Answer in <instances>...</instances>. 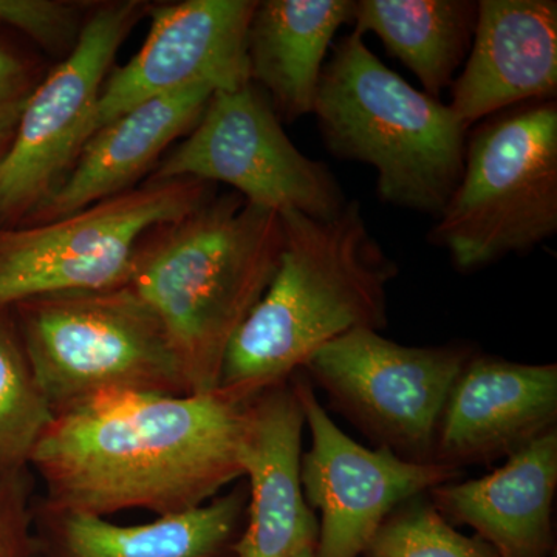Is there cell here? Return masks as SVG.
<instances>
[{
	"instance_id": "cell-20",
	"label": "cell",
	"mask_w": 557,
	"mask_h": 557,
	"mask_svg": "<svg viewBox=\"0 0 557 557\" xmlns=\"http://www.w3.org/2000/svg\"><path fill=\"white\" fill-rule=\"evenodd\" d=\"M475 20L478 2L468 0H358L351 14L354 32L380 38L435 100L467 60Z\"/></svg>"
},
{
	"instance_id": "cell-2",
	"label": "cell",
	"mask_w": 557,
	"mask_h": 557,
	"mask_svg": "<svg viewBox=\"0 0 557 557\" xmlns=\"http://www.w3.org/2000/svg\"><path fill=\"white\" fill-rule=\"evenodd\" d=\"M277 269L231 341L220 391L252 399L306 369L332 341L387 322L398 265L370 233L358 201L332 219L282 212Z\"/></svg>"
},
{
	"instance_id": "cell-7",
	"label": "cell",
	"mask_w": 557,
	"mask_h": 557,
	"mask_svg": "<svg viewBox=\"0 0 557 557\" xmlns=\"http://www.w3.org/2000/svg\"><path fill=\"white\" fill-rule=\"evenodd\" d=\"M212 197L194 178L146 182L36 225L0 228V309L57 293L123 287L143 242Z\"/></svg>"
},
{
	"instance_id": "cell-26",
	"label": "cell",
	"mask_w": 557,
	"mask_h": 557,
	"mask_svg": "<svg viewBox=\"0 0 557 557\" xmlns=\"http://www.w3.org/2000/svg\"><path fill=\"white\" fill-rule=\"evenodd\" d=\"M293 557H317V556H314V548H306V549H302V552H299L298 555H295Z\"/></svg>"
},
{
	"instance_id": "cell-25",
	"label": "cell",
	"mask_w": 557,
	"mask_h": 557,
	"mask_svg": "<svg viewBox=\"0 0 557 557\" xmlns=\"http://www.w3.org/2000/svg\"><path fill=\"white\" fill-rule=\"evenodd\" d=\"M14 474H0V557H24L27 552V512L24 497L10 482Z\"/></svg>"
},
{
	"instance_id": "cell-19",
	"label": "cell",
	"mask_w": 557,
	"mask_h": 557,
	"mask_svg": "<svg viewBox=\"0 0 557 557\" xmlns=\"http://www.w3.org/2000/svg\"><path fill=\"white\" fill-rule=\"evenodd\" d=\"M247 502L248 491L236 487L200 507L139 525L62 512L54 515L58 549L61 557H215L236 533Z\"/></svg>"
},
{
	"instance_id": "cell-3",
	"label": "cell",
	"mask_w": 557,
	"mask_h": 557,
	"mask_svg": "<svg viewBox=\"0 0 557 557\" xmlns=\"http://www.w3.org/2000/svg\"><path fill=\"white\" fill-rule=\"evenodd\" d=\"M282 219L212 196L143 242L127 287L159 318L188 394L218 391L231 341L277 269Z\"/></svg>"
},
{
	"instance_id": "cell-15",
	"label": "cell",
	"mask_w": 557,
	"mask_h": 557,
	"mask_svg": "<svg viewBox=\"0 0 557 557\" xmlns=\"http://www.w3.org/2000/svg\"><path fill=\"white\" fill-rule=\"evenodd\" d=\"M302 406L292 381L251 399L242 465L249 480L239 557H293L317 548L319 522L300 482Z\"/></svg>"
},
{
	"instance_id": "cell-11",
	"label": "cell",
	"mask_w": 557,
	"mask_h": 557,
	"mask_svg": "<svg viewBox=\"0 0 557 557\" xmlns=\"http://www.w3.org/2000/svg\"><path fill=\"white\" fill-rule=\"evenodd\" d=\"M311 446L302 454L300 482L321 515L317 557H359L388 516L418 496L461 475L437 461H410L386 448L359 445L329 417L309 381H293Z\"/></svg>"
},
{
	"instance_id": "cell-22",
	"label": "cell",
	"mask_w": 557,
	"mask_h": 557,
	"mask_svg": "<svg viewBox=\"0 0 557 557\" xmlns=\"http://www.w3.org/2000/svg\"><path fill=\"white\" fill-rule=\"evenodd\" d=\"M369 557H498L482 539L465 536L418 496L388 516L370 542Z\"/></svg>"
},
{
	"instance_id": "cell-13",
	"label": "cell",
	"mask_w": 557,
	"mask_h": 557,
	"mask_svg": "<svg viewBox=\"0 0 557 557\" xmlns=\"http://www.w3.org/2000/svg\"><path fill=\"white\" fill-rule=\"evenodd\" d=\"M557 366L472 355L440 418L434 461L460 469L507 457L556 428Z\"/></svg>"
},
{
	"instance_id": "cell-12",
	"label": "cell",
	"mask_w": 557,
	"mask_h": 557,
	"mask_svg": "<svg viewBox=\"0 0 557 557\" xmlns=\"http://www.w3.org/2000/svg\"><path fill=\"white\" fill-rule=\"evenodd\" d=\"M255 0H186L150 9L152 24L127 64L110 70L97 131L127 110L190 86L215 91L251 83L248 30Z\"/></svg>"
},
{
	"instance_id": "cell-23",
	"label": "cell",
	"mask_w": 557,
	"mask_h": 557,
	"mask_svg": "<svg viewBox=\"0 0 557 557\" xmlns=\"http://www.w3.org/2000/svg\"><path fill=\"white\" fill-rule=\"evenodd\" d=\"M81 7L57 0H0V24L27 33L47 49L75 44L81 27Z\"/></svg>"
},
{
	"instance_id": "cell-10",
	"label": "cell",
	"mask_w": 557,
	"mask_h": 557,
	"mask_svg": "<svg viewBox=\"0 0 557 557\" xmlns=\"http://www.w3.org/2000/svg\"><path fill=\"white\" fill-rule=\"evenodd\" d=\"M471 357L467 347L401 346L358 329L322 347L306 369L380 448L426 463L450 388Z\"/></svg>"
},
{
	"instance_id": "cell-16",
	"label": "cell",
	"mask_w": 557,
	"mask_h": 557,
	"mask_svg": "<svg viewBox=\"0 0 557 557\" xmlns=\"http://www.w3.org/2000/svg\"><path fill=\"white\" fill-rule=\"evenodd\" d=\"M557 490L556 428L508 454L504 467L482 479L429 491L440 515L478 531L498 557H544L552 548Z\"/></svg>"
},
{
	"instance_id": "cell-4",
	"label": "cell",
	"mask_w": 557,
	"mask_h": 557,
	"mask_svg": "<svg viewBox=\"0 0 557 557\" xmlns=\"http://www.w3.org/2000/svg\"><path fill=\"white\" fill-rule=\"evenodd\" d=\"M313 113L336 159L376 171L381 200L438 218L463 174L468 129L449 106L388 69L361 33L333 47Z\"/></svg>"
},
{
	"instance_id": "cell-21",
	"label": "cell",
	"mask_w": 557,
	"mask_h": 557,
	"mask_svg": "<svg viewBox=\"0 0 557 557\" xmlns=\"http://www.w3.org/2000/svg\"><path fill=\"white\" fill-rule=\"evenodd\" d=\"M53 420L22 344L13 310L0 309V474L30 463Z\"/></svg>"
},
{
	"instance_id": "cell-27",
	"label": "cell",
	"mask_w": 557,
	"mask_h": 557,
	"mask_svg": "<svg viewBox=\"0 0 557 557\" xmlns=\"http://www.w3.org/2000/svg\"><path fill=\"white\" fill-rule=\"evenodd\" d=\"M7 149L9 148H0V160H2V157L5 156Z\"/></svg>"
},
{
	"instance_id": "cell-14",
	"label": "cell",
	"mask_w": 557,
	"mask_h": 557,
	"mask_svg": "<svg viewBox=\"0 0 557 557\" xmlns=\"http://www.w3.org/2000/svg\"><path fill=\"white\" fill-rule=\"evenodd\" d=\"M450 94L449 109L467 129L518 106L556 100L555 0H480L471 49Z\"/></svg>"
},
{
	"instance_id": "cell-17",
	"label": "cell",
	"mask_w": 557,
	"mask_h": 557,
	"mask_svg": "<svg viewBox=\"0 0 557 557\" xmlns=\"http://www.w3.org/2000/svg\"><path fill=\"white\" fill-rule=\"evenodd\" d=\"M215 90L209 86L160 95L135 106L91 135L53 197L24 225L51 222L134 189L164 149L188 135Z\"/></svg>"
},
{
	"instance_id": "cell-24",
	"label": "cell",
	"mask_w": 557,
	"mask_h": 557,
	"mask_svg": "<svg viewBox=\"0 0 557 557\" xmlns=\"http://www.w3.org/2000/svg\"><path fill=\"white\" fill-rule=\"evenodd\" d=\"M36 83L27 62L0 46V148H9Z\"/></svg>"
},
{
	"instance_id": "cell-5",
	"label": "cell",
	"mask_w": 557,
	"mask_h": 557,
	"mask_svg": "<svg viewBox=\"0 0 557 557\" xmlns=\"http://www.w3.org/2000/svg\"><path fill=\"white\" fill-rule=\"evenodd\" d=\"M11 310L53 417L106 394H188L163 325L127 285L39 296Z\"/></svg>"
},
{
	"instance_id": "cell-1",
	"label": "cell",
	"mask_w": 557,
	"mask_h": 557,
	"mask_svg": "<svg viewBox=\"0 0 557 557\" xmlns=\"http://www.w3.org/2000/svg\"><path fill=\"white\" fill-rule=\"evenodd\" d=\"M249 405L220 388L100 395L57 413L30 463L53 515L188 511L244 479Z\"/></svg>"
},
{
	"instance_id": "cell-6",
	"label": "cell",
	"mask_w": 557,
	"mask_h": 557,
	"mask_svg": "<svg viewBox=\"0 0 557 557\" xmlns=\"http://www.w3.org/2000/svg\"><path fill=\"white\" fill-rule=\"evenodd\" d=\"M556 231V100L491 116L468 139L463 174L431 240L468 273L530 251Z\"/></svg>"
},
{
	"instance_id": "cell-8",
	"label": "cell",
	"mask_w": 557,
	"mask_h": 557,
	"mask_svg": "<svg viewBox=\"0 0 557 557\" xmlns=\"http://www.w3.org/2000/svg\"><path fill=\"white\" fill-rule=\"evenodd\" d=\"M148 10L139 0L98 7L67 58L33 90L0 160V228L24 225L61 188L97 131L116 53Z\"/></svg>"
},
{
	"instance_id": "cell-18",
	"label": "cell",
	"mask_w": 557,
	"mask_h": 557,
	"mask_svg": "<svg viewBox=\"0 0 557 557\" xmlns=\"http://www.w3.org/2000/svg\"><path fill=\"white\" fill-rule=\"evenodd\" d=\"M351 0H263L248 30L252 83L260 84L281 121L310 115L336 33L350 24Z\"/></svg>"
},
{
	"instance_id": "cell-9",
	"label": "cell",
	"mask_w": 557,
	"mask_h": 557,
	"mask_svg": "<svg viewBox=\"0 0 557 557\" xmlns=\"http://www.w3.org/2000/svg\"><path fill=\"white\" fill-rule=\"evenodd\" d=\"M258 84L212 95L193 131L157 164L149 182L226 183L256 207L332 219L347 205L338 180L282 129Z\"/></svg>"
}]
</instances>
